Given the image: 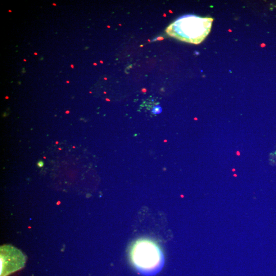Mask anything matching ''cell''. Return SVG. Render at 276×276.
I'll return each mask as SVG.
<instances>
[{
  "label": "cell",
  "instance_id": "obj_4",
  "mask_svg": "<svg viewBox=\"0 0 276 276\" xmlns=\"http://www.w3.org/2000/svg\"><path fill=\"white\" fill-rule=\"evenodd\" d=\"M162 111V110H161V108L160 106H156V107L153 109L152 110V113L153 114H159V113H160Z\"/></svg>",
  "mask_w": 276,
  "mask_h": 276
},
{
  "label": "cell",
  "instance_id": "obj_3",
  "mask_svg": "<svg viewBox=\"0 0 276 276\" xmlns=\"http://www.w3.org/2000/svg\"><path fill=\"white\" fill-rule=\"evenodd\" d=\"M1 276H7L23 267L26 258L22 251L11 246L1 247Z\"/></svg>",
  "mask_w": 276,
  "mask_h": 276
},
{
  "label": "cell",
  "instance_id": "obj_1",
  "mask_svg": "<svg viewBox=\"0 0 276 276\" xmlns=\"http://www.w3.org/2000/svg\"><path fill=\"white\" fill-rule=\"evenodd\" d=\"M132 265L141 275L153 276L163 268L165 258L158 244L147 238H141L132 244L129 251Z\"/></svg>",
  "mask_w": 276,
  "mask_h": 276
},
{
  "label": "cell",
  "instance_id": "obj_5",
  "mask_svg": "<svg viewBox=\"0 0 276 276\" xmlns=\"http://www.w3.org/2000/svg\"><path fill=\"white\" fill-rule=\"evenodd\" d=\"M38 166H39V167H42L43 166V162H39L38 164Z\"/></svg>",
  "mask_w": 276,
  "mask_h": 276
},
{
  "label": "cell",
  "instance_id": "obj_2",
  "mask_svg": "<svg viewBox=\"0 0 276 276\" xmlns=\"http://www.w3.org/2000/svg\"><path fill=\"white\" fill-rule=\"evenodd\" d=\"M213 19L187 15L178 19L167 28L170 36L189 43L198 44L208 35Z\"/></svg>",
  "mask_w": 276,
  "mask_h": 276
}]
</instances>
